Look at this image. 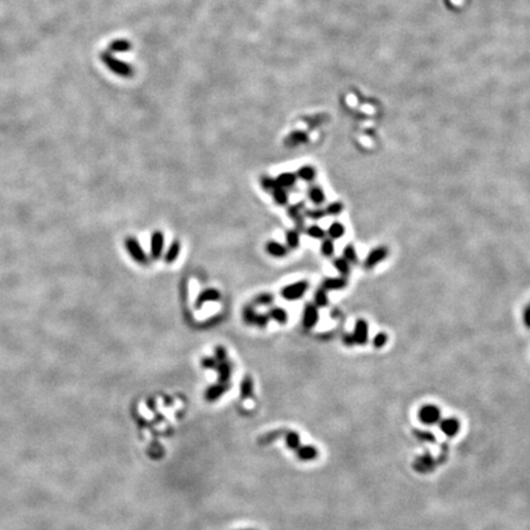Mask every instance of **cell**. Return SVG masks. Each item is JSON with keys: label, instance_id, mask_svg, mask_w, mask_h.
<instances>
[{"label": "cell", "instance_id": "1", "mask_svg": "<svg viewBox=\"0 0 530 530\" xmlns=\"http://www.w3.org/2000/svg\"><path fill=\"white\" fill-rule=\"evenodd\" d=\"M417 416H419L421 424L427 425V426H433V425H437L441 421V410L438 406L432 405V404H426V405L420 408Z\"/></svg>", "mask_w": 530, "mask_h": 530}, {"label": "cell", "instance_id": "2", "mask_svg": "<svg viewBox=\"0 0 530 530\" xmlns=\"http://www.w3.org/2000/svg\"><path fill=\"white\" fill-rule=\"evenodd\" d=\"M309 283L307 281H297V282L290 283V285L285 286V287L281 290V296L285 299L288 301H293V299H298L306 293V291L308 290Z\"/></svg>", "mask_w": 530, "mask_h": 530}, {"label": "cell", "instance_id": "3", "mask_svg": "<svg viewBox=\"0 0 530 530\" xmlns=\"http://www.w3.org/2000/svg\"><path fill=\"white\" fill-rule=\"evenodd\" d=\"M389 254V251L385 246H379V247L373 248L368 252L367 257H366L365 262H363V266L366 269H373L376 267L379 263H382L383 261H385Z\"/></svg>", "mask_w": 530, "mask_h": 530}, {"label": "cell", "instance_id": "4", "mask_svg": "<svg viewBox=\"0 0 530 530\" xmlns=\"http://www.w3.org/2000/svg\"><path fill=\"white\" fill-rule=\"evenodd\" d=\"M352 338H353V341H355V345H366L368 341V336H369V328H368V323L367 320L365 319H357L355 323V326H353V331H352Z\"/></svg>", "mask_w": 530, "mask_h": 530}, {"label": "cell", "instance_id": "5", "mask_svg": "<svg viewBox=\"0 0 530 530\" xmlns=\"http://www.w3.org/2000/svg\"><path fill=\"white\" fill-rule=\"evenodd\" d=\"M125 248H127L128 253L130 254V257L138 263H146V254L144 252L143 247L140 246V243L138 242V240H135L134 237H128L125 240Z\"/></svg>", "mask_w": 530, "mask_h": 530}, {"label": "cell", "instance_id": "6", "mask_svg": "<svg viewBox=\"0 0 530 530\" xmlns=\"http://www.w3.org/2000/svg\"><path fill=\"white\" fill-rule=\"evenodd\" d=\"M319 320V313H318V307L315 304L308 303L303 309V315H302V324L306 329H312L317 325Z\"/></svg>", "mask_w": 530, "mask_h": 530}, {"label": "cell", "instance_id": "7", "mask_svg": "<svg viewBox=\"0 0 530 530\" xmlns=\"http://www.w3.org/2000/svg\"><path fill=\"white\" fill-rule=\"evenodd\" d=\"M440 425V430L447 437L452 438L456 437L460 430V424L456 417H446V419H441V421L438 422Z\"/></svg>", "mask_w": 530, "mask_h": 530}, {"label": "cell", "instance_id": "8", "mask_svg": "<svg viewBox=\"0 0 530 530\" xmlns=\"http://www.w3.org/2000/svg\"><path fill=\"white\" fill-rule=\"evenodd\" d=\"M221 298L220 291L216 290V288H206V290L202 291L198 294L197 299H195V308H202L203 304H205L206 302H213V301H219Z\"/></svg>", "mask_w": 530, "mask_h": 530}, {"label": "cell", "instance_id": "9", "mask_svg": "<svg viewBox=\"0 0 530 530\" xmlns=\"http://www.w3.org/2000/svg\"><path fill=\"white\" fill-rule=\"evenodd\" d=\"M163 245H165V237L161 231H155L151 236V257L154 259H159L162 256Z\"/></svg>", "mask_w": 530, "mask_h": 530}, {"label": "cell", "instance_id": "10", "mask_svg": "<svg viewBox=\"0 0 530 530\" xmlns=\"http://www.w3.org/2000/svg\"><path fill=\"white\" fill-rule=\"evenodd\" d=\"M347 286L346 277H328L323 281L322 288L325 291H339Z\"/></svg>", "mask_w": 530, "mask_h": 530}, {"label": "cell", "instance_id": "11", "mask_svg": "<svg viewBox=\"0 0 530 530\" xmlns=\"http://www.w3.org/2000/svg\"><path fill=\"white\" fill-rule=\"evenodd\" d=\"M266 252L275 258H282L287 254V247L275 241H270L266 243Z\"/></svg>", "mask_w": 530, "mask_h": 530}, {"label": "cell", "instance_id": "12", "mask_svg": "<svg viewBox=\"0 0 530 530\" xmlns=\"http://www.w3.org/2000/svg\"><path fill=\"white\" fill-rule=\"evenodd\" d=\"M308 198L314 205H322L325 202V193L319 186H313L308 189Z\"/></svg>", "mask_w": 530, "mask_h": 530}, {"label": "cell", "instance_id": "13", "mask_svg": "<svg viewBox=\"0 0 530 530\" xmlns=\"http://www.w3.org/2000/svg\"><path fill=\"white\" fill-rule=\"evenodd\" d=\"M276 184L277 187H282V188H290V187H292L294 183H296L297 181V176L294 175V173H290V172H286V173H281V175L277 177L276 179Z\"/></svg>", "mask_w": 530, "mask_h": 530}, {"label": "cell", "instance_id": "14", "mask_svg": "<svg viewBox=\"0 0 530 530\" xmlns=\"http://www.w3.org/2000/svg\"><path fill=\"white\" fill-rule=\"evenodd\" d=\"M415 469L419 470V473H430L433 469V459L430 456L420 457L415 463Z\"/></svg>", "mask_w": 530, "mask_h": 530}, {"label": "cell", "instance_id": "15", "mask_svg": "<svg viewBox=\"0 0 530 530\" xmlns=\"http://www.w3.org/2000/svg\"><path fill=\"white\" fill-rule=\"evenodd\" d=\"M326 234L329 235V238H331V240H339V238H341L342 236L345 235V226L341 222L334 221L333 224L329 226Z\"/></svg>", "mask_w": 530, "mask_h": 530}, {"label": "cell", "instance_id": "16", "mask_svg": "<svg viewBox=\"0 0 530 530\" xmlns=\"http://www.w3.org/2000/svg\"><path fill=\"white\" fill-rule=\"evenodd\" d=\"M179 253H181V243H179L178 241H173V242L171 243L170 248L167 250V253H166L165 262L168 264L173 263V262L178 258Z\"/></svg>", "mask_w": 530, "mask_h": 530}, {"label": "cell", "instance_id": "17", "mask_svg": "<svg viewBox=\"0 0 530 530\" xmlns=\"http://www.w3.org/2000/svg\"><path fill=\"white\" fill-rule=\"evenodd\" d=\"M333 266L335 267L336 271H338L342 277H347L350 275V263L346 259L342 258V257L341 258L334 259Z\"/></svg>", "mask_w": 530, "mask_h": 530}, {"label": "cell", "instance_id": "18", "mask_svg": "<svg viewBox=\"0 0 530 530\" xmlns=\"http://www.w3.org/2000/svg\"><path fill=\"white\" fill-rule=\"evenodd\" d=\"M315 175H317V172H315V170L312 166H303L297 172V178L302 179L304 182H312L315 179Z\"/></svg>", "mask_w": 530, "mask_h": 530}, {"label": "cell", "instance_id": "19", "mask_svg": "<svg viewBox=\"0 0 530 530\" xmlns=\"http://www.w3.org/2000/svg\"><path fill=\"white\" fill-rule=\"evenodd\" d=\"M342 258L346 259L350 264H356L358 262V256L357 251H356L355 246L349 243V245L345 246L344 251H342Z\"/></svg>", "mask_w": 530, "mask_h": 530}, {"label": "cell", "instance_id": "20", "mask_svg": "<svg viewBox=\"0 0 530 530\" xmlns=\"http://www.w3.org/2000/svg\"><path fill=\"white\" fill-rule=\"evenodd\" d=\"M269 318H272L274 320H276V322H279L281 324H285L286 322H287V312H286L285 309L280 308V307H275V308L270 309L269 312Z\"/></svg>", "mask_w": 530, "mask_h": 530}, {"label": "cell", "instance_id": "21", "mask_svg": "<svg viewBox=\"0 0 530 530\" xmlns=\"http://www.w3.org/2000/svg\"><path fill=\"white\" fill-rule=\"evenodd\" d=\"M272 197H274V200L279 205L287 204L288 194L287 192H286V189L282 188V187H276V188L272 191Z\"/></svg>", "mask_w": 530, "mask_h": 530}, {"label": "cell", "instance_id": "22", "mask_svg": "<svg viewBox=\"0 0 530 530\" xmlns=\"http://www.w3.org/2000/svg\"><path fill=\"white\" fill-rule=\"evenodd\" d=\"M314 304L317 307H326L329 304V297L324 288H318L314 293Z\"/></svg>", "mask_w": 530, "mask_h": 530}, {"label": "cell", "instance_id": "23", "mask_svg": "<svg viewBox=\"0 0 530 530\" xmlns=\"http://www.w3.org/2000/svg\"><path fill=\"white\" fill-rule=\"evenodd\" d=\"M335 252V247H334V242L331 238H324L322 241V245H320V253L324 257H331Z\"/></svg>", "mask_w": 530, "mask_h": 530}, {"label": "cell", "instance_id": "24", "mask_svg": "<svg viewBox=\"0 0 530 530\" xmlns=\"http://www.w3.org/2000/svg\"><path fill=\"white\" fill-rule=\"evenodd\" d=\"M307 235H308L310 238H314V240H324L326 232L324 231L319 225H312V226H309L308 229H307Z\"/></svg>", "mask_w": 530, "mask_h": 530}, {"label": "cell", "instance_id": "25", "mask_svg": "<svg viewBox=\"0 0 530 530\" xmlns=\"http://www.w3.org/2000/svg\"><path fill=\"white\" fill-rule=\"evenodd\" d=\"M286 243H287V246L290 248H292V250H296V248L298 247V245H299V234H298V231H296V230H291V231H287V234H286Z\"/></svg>", "mask_w": 530, "mask_h": 530}, {"label": "cell", "instance_id": "26", "mask_svg": "<svg viewBox=\"0 0 530 530\" xmlns=\"http://www.w3.org/2000/svg\"><path fill=\"white\" fill-rule=\"evenodd\" d=\"M342 210H344V205H342L340 202H334L326 205L325 210L324 211H325V215L336 216V215H339V214H341Z\"/></svg>", "mask_w": 530, "mask_h": 530}, {"label": "cell", "instance_id": "27", "mask_svg": "<svg viewBox=\"0 0 530 530\" xmlns=\"http://www.w3.org/2000/svg\"><path fill=\"white\" fill-rule=\"evenodd\" d=\"M387 341H388L387 333H384V331H379V333H377L376 335H374L373 340H372V342H373L372 345H373L376 349H382V347L385 346Z\"/></svg>", "mask_w": 530, "mask_h": 530}, {"label": "cell", "instance_id": "28", "mask_svg": "<svg viewBox=\"0 0 530 530\" xmlns=\"http://www.w3.org/2000/svg\"><path fill=\"white\" fill-rule=\"evenodd\" d=\"M256 318L257 313L256 310L253 309V307H245V309H243V320L248 324H254L256 323Z\"/></svg>", "mask_w": 530, "mask_h": 530}, {"label": "cell", "instance_id": "29", "mask_svg": "<svg viewBox=\"0 0 530 530\" xmlns=\"http://www.w3.org/2000/svg\"><path fill=\"white\" fill-rule=\"evenodd\" d=\"M262 187H263V189H265V191L272 192L276 188L277 184L275 179L270 178V177H263V178H262Z\"/></svg>", "mask_w": 530, "mask_h": 530}, {"label": "cell", "instance_id": "30", "mask_svg": "<svg viewBox=\"0 0 530 530\" xmlns=\"http://www.w3.org/2000/svg\"><path fill=\"white\" fill-rule=\"evenodd\" d=\"M272 301H274V297L270 293H261L259 296L256 297V302L258 304H261V306H267V304L271 303Z\"/></svg>", "mask_w": 530, "mask_h": 530}, {"label": "cell", "instance_id": "31", "mask_svg": "<svg viewBox=\"0 0 530 530\" xmlns=\"http://www.w3.org/2000/svg\"><path fill=\"white\" fill-rule=\"evenodd\" d=\"M219 372H220V378L221 379H227L231 373V367H230L229 362H225L221 361V363L219 365Z\"/></svg>", "mask_w": 530, "mask_h": 530}, {"label": "cell", "instance_id": "32", "mask_svg": "<svg viewBox=\"0 0 530 530\" xmlns=\"http://www.w3.org/2000/svg\"><path fill=\"white\" fill-rule=\"evenodd\" d=\"M306 215L308 216L309 219H312V220H319V219H322L323 216L325 215V211H324V209H314V210L307 211Z\"/></svg>", "mask_w": 530, "mask_h": 530}, {"label": "cell", "instance_id": "33", "mask_svg": "<svg viewBox=\"0 0 530 530\" xmlns=\"http://www.w3.org/2000/svg\"><path fill=\"white\" fill-rule=\"evenodd\" d=\"M267 322H269V315L257 314L256 323H254V325H258V326H261V328H265V326L267 325Z\"/></svg>", "mask_w": 530, "mask_h": 530}, {"label": "cell", "instance_id": "34", "mask_svg": "<svg viewBox=\"0 0 530 530\" xmlns=\"http://www.w3.org/2000/svg\"><path fill=\"white\" fill-rule=\"evenodd\" d=\"M225 357H226V350L224 349L222 346H218L215 349V358L216 361H224Z\"/></svg>", "mask_w": 530, "mask_h": 530}, {"label": "cell", "instance_id": "35", "mask_svg": "<svg viewBox=\"0 0 530 530\" xmlns=\"http://www.w3.org/2000/svg\"><path fill=\"white\" fill-rule=\"evenodd\" d=\"M523 322L526 324L527 328L530 329V303L524 308L523 312Z\"/></svg>", "mask_w": 530, "mask_h": 530}, {"label": "cell", "instance_id": "36", "mask_svg": "<svg viewBox=\"0 0 530 530\" xmlns=\"http://www.w3.org/2000/svg\"><path fill=\"white\" fill-rule=\"evenodd\" d=\"M216 362H218V361H216V358L206 357V358H204V360H203V366H204V367H208V368H213V367H215V366H216Z\"/></svg>", "mask_w": 530, "mask_h": 530}, {"label": "cell", "instance_id": "37", "mask_svg": "<svg viewBox=\"0 0 530 530\" xmlns=\"http://www.w3.org/2000/svg\"><path fill=\"white\" fill-rule=\"evenodd\" d=\"M342 341H344V344L346 345V346H352V345H355L352 334H344V336H342Z\"/></svg>", "mask_w": 530, "mask_h": 530}, {"label": "cell", "instance_id": "38", "mask_svg": "<svg viewBox=\"0 0 530 530\" xmlns=\"http://www.w3.org/2000/svg\"><path fill=\"white\" fill-rule=\"evenodd\" d=\"M416 436H417V437L421 438L422 441H425V440L433 441V440H435V437H433L432 435H430V433H428V432H426V431H424V432H422V433H420L419 431H416Z\"/></svg>", "mask_w": 530, "mask_h": 530}]
</instances>
